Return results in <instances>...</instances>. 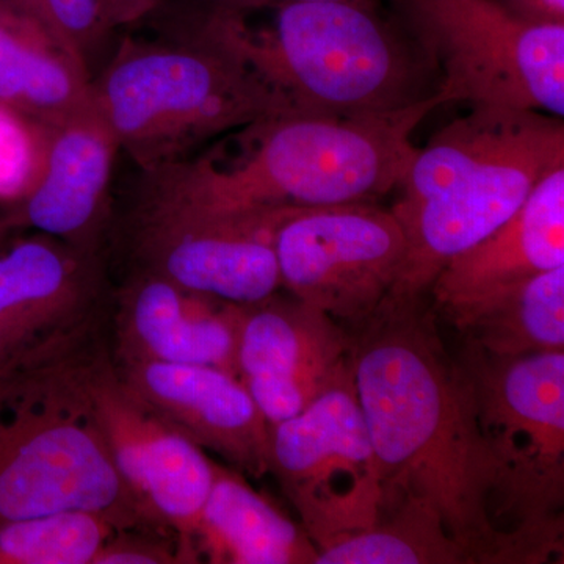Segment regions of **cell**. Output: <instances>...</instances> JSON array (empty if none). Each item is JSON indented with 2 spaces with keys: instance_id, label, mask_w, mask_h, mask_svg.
Wrapping results in <instances>:
<instances>
[{
  "instance_id": "obj_1",
  "label": "cell",
  "mask_w": 564,
  "mask_h": 564,
  "mask_svg": "<svg viewBox=\"0 0 564 564\" xmlns=\"http://www.w3.org/2000/svg\"><path fill=\"white\" fill-rule=\"evenodd\" d=\"M351 334L356 393L383 481V503L414 497L440 516L470 564H521L503 529L497 474L462 367L433 311L380 306Z\"/></svg>"
},
{
  "instance_id": "obj_2",
  "label": "cell",
  "mask_w": 564,
  "mask_h": 564,
  "mask_svg": "<svg viewBox=\"0 0 564 564\" xmlns=\"http://www.w3.org/2000/svg\"><path fill=\"white\" fill-rule=\"evenodd\" d=\"M444 104L437 91L386 113L281 111L243 128L231 162L212 155L154 170L210 214L377 203L402 181L417 150L415 128Z\"/></svg>"
},
{
  "instance_id": "obj_3",
  "label": "cell",
  "mask_w": 564,
  "mask_h": 564,
  "mask_svg": "<svg viewBox=\"0 0 564 564\" xmlns=\"http://www.w3.org/2000/svg\"><path fill=\"white\" fill-rule=\"evenodd\" d=\"M563 165V118L554 115L473 107L441 129L415 150L397 185L391 210L406 254L384 306L425 303L445 263L499 228Z\"/></svg>"
},
{
  "instance_id": "obj_4",
  "label": "cell",
  "mask_w": 564,
  "mask_h": 564,
  "mask_svg": "<svg viewBox=\"0 0 564 564\" xmlns=\"http://www.w3.org/2000/svg\"><path fill=\"white\" fill-rule=\"evenodd\" d=\"M91 93L141 172L184 161L204 141L295 110L199 9L169 40L122 41Z\"/></svg>"
},
{
  "instance_id": "obj_5",
  "label": "cell",
  "mask_w": 564,
  "mask_h": 564,
  "mask_svg": "<svg viewBox=\"0 0 564 564\" xmlns=\"http://www.w3.org/2000/svg\"><path fill=\"white\" fill-rule=\"evenodd\" d=\"M274 11L272 28L259 33L245 18L215 14L237 51L292 109L386 113L434 95L426 90L432 65L377 3L311 0Z\"/></svg>"
},
{
  "instance_id": "obj_6",
  "label": "cell",
  "mask_w": 564,
  "mask_h": 564,
  "mask_svg": "<svg viewBox=\"0 0 564 564\" xmlns=\"http://www.w3.org/2000/svg\"><path fill=\"white\" fill-rule=\"evenodd\" d=\"M497 474L505 532L522 564L563 556L564 350L458 358Z\"/></svg>"
},
{
  "instance_id": "obj_7",
  "label": "cell",
  "mask_w": 564,
  "mask_h": 564,
  "mask_svg": "<svg viewBox=\"0 0 564 564\" xmlns=\"http://www.w3.org/2000/svg\"><path fill=\"white\" fill-rule=\"evenodd\" d=\"M87 359L25 381L0 410V525L80 510L118 529H152L93 414L82 383Z\"/></svg>"
},
{
  "instance_id": "obj_8",
  "label": "cell",
  "mask_w": 564,
  "mask_h": 564,
  "mask_svg": "<svg viewBox=\"0 0 564 564\" xmlns=\"http://www.w3.org/2000/svg\"><path fill=\"white\" fill-rule=\"evenodd\" d=\"M395 21L441 74L445 102L564 115V22L502 0H391Z\"/></svg>"
},
{
  "instance_id": "obj_9",
  "label": "cell",
  "mask_w": 564,
  "mask_h": 564,
  "mask_svg": "<svg viewBox=\"0 0 564 564\" xmlns=\"http://www.w3.org/2000/svg\"><path fill=\"white\" fill-rule=\"evenodd\" d=\"M107 302L102 252L41 232L0 248V389L99 350Z\"/></svg>"
},
{
  "instance_id": "obj_10",
  "label": "cell",
  "mask_w": 564,
  "mask_h": 564,
  "mask_svg": "<svg viewBox=\"0 0 564 564\" xmlns=\"http://www.w3.org/2000/svg\"><path fill=\"white\" fill-rule=\"evenodd\" d=\"M270 474L318 551L377 522L383 481L352 370L302 413L270 426Z\"/></svg>"
},
{
  "instance_id": "obj_11",
  "label": "cell",
  "mask_w": 564,
  "mask_h": 564,
  "mask_svg": "<svg viewBox=\"0 0 564 564\" xmlns=\"http://www.w3.org/2000/svg\"><path fill=\"white\" fill-rule=\"evenodd\" d=\"M128 245L139 269L237 304L281 289L273 236L285 210L218 215L195 206L155 172H143Z\"/></svg>"
},
{
  "instance_id": "obj_12",
  "label": "cell",
  "mask_w": 564,
  "mask_h": 564,
  "mask_svg": "<svg viewBox=\"0 0 564 564\" xmlns=\"http://www.w3.org/2000/svg\"><path fill=\"white\" fill-rule=\"evenodd\" d=\"M281 288L334 321L358 328L399 276L406 236L375 203L289 209L274 228Z\"/></svg>"
},
{
  "instance_id": "obj_13",
  "label": "cell",
  "mask_w": 564,
  "mask_h": 564,
  "mask_svg": "<svg viewBox=\"0 0 564 564\" xmlns=\"http://www.w3.org/2000/svg\"><path fill=\"white\" fill-rule=\"evenodd\" d=\"M82 383L141 518L173 534L188 562L199 563L192 540L214 481V459L121 383L106 344L85 361Z\"/></svg>"
},
{
  "instance_id": "obj_14",
  "label": "cell",
  "mask_w": 564,
  "mask_h": 564,
  "mask_svg": "<svg viewBox=\"0 0 564 564\" xmlns=\"http://www.w3.org/2000/svg\"><path fill=\"white\" fill-rule=\"evenodd\" d=\"M351 343L343 323L276 292L245 304L237 375L270 426L276 425L351 373Z\"/></svg>"
},
{
  "instance_id": "obj_15",
  "label": "cell",
  "mask_w": 564,
  "mask_h": 564,
  "mask_svg": "<svg viewBox=\"0 0 564 564\" xmlns=\"http://www.w3.org/2000/svg\"><path fill=\"white\" fill-rule=\"evenodd\" d=\"M111 361L140 402L203 451L248 477L270 474V423L237 375L199 364Z\"/></svg>"
},
{
  "instance_id": "obj_16",
  "label": "cell",
  "mask_w": 564,
  "mask_h": 564,
  "mask_svg": "<svg viewBox=\"0 0 564 564\" xmlns=\"http://www.w3.org/2000/svg\"><path fill=\"white\" fill-rule=\"evenodd\" d=\"M98 102L90 101L50 128L43 169L28 195L9 209L17 231L35 229L88 252H102L110 184L120 152Z\"/></svg>"
},
{
  "instance_id": "obj_17",
  "label": "cell",
  "mask_w": 564,
  "mask_h": 564,
  "mask_svg": "<svg viewBox=\"0 0 564 564\" xmlns=\"http://www.w3.org/2000/svg\"><path fill=\"white\" fill-rule=\"evenodd\" d=\"M243 307L135 267L115 302L111 358L199 364L237 375Z\"/></svg>"
},
{
  "instance_id": "obj_18",
  "label": "cell",
  "mask_w": 564,
  "mask_h": 564,
  "mask_svg": "<svg viewBox=\"0 0 564 564\" xmlns=\"http://www.w3.org/2000/svg\"><path fill=\"white\" fill-rule=\"evenodd\" d=\"M558 267H564V165L545 174L499 228L445 263L430 295L443 311Z\"/></svg>"
},
{
  "instance_id": "obj_19",
  "label": "cell",
  "mask_w": 564,
  "mask_h": 564,
  "mask_svg": "<svg viewBox=\"0 0 564 564\" xmlns=\"http://www.w3.org/2000/svg\"><path fill=\"white\" fill-rule=\"evenodd\" d=\"M199 563L315 564L317 545L245 475L215 462L214 481L193 532Z\"/></svg>"
},
{
  "instance_id": "obj_20",
  "label": "cell",
  "mask_w": 564,
  "mask_h": 564,
  "mask_svg": "<svg viewBox=\"0 0 564 564\" xmlns=\"http://www.w3.org/2000/svg\"><path fill=\"white\" fill-rule=\"evenodd\" d=\"M90 98L87 62L35 18L0 0V104L54 128Z\"/></svg>"
},
{
  "instance_id": "obj_21",
  "label": "cell",
  "mask_w": 564,
  "mask_h": 564,
  "mask_svg": "<svg viewBox=\"0 0 564 564\" xmlns=\"http://www.w3.org/2000/svg\"><path fill=\"white\" fill-rule=\"evenodd\" d=\"M440 313L464 344L497 358L564 350V267Z\"/></svg>"
},
{
  "instance_id": "obj_22",
  "label": "cell",
  "mask_w": 564,
  "mask_h": 564,
  "mask_svg": "<svg viewBox=\"0 0 564 564\" xmlns=\"http://www.w3.org/2000/svg\"><path fill=\"white\" fill-rule=\"evenodd\" d=\"M315 564H470L440 516L414 497L381 507L377 522L318 551Z\"/></svg>"
},
{
  "instance_id": "obj_23",
  "label": "cell",
  "mask_w": 564,
  "mask_h": 564,
  "mask_svg": "<svg viewBox=\"0 0 564 564\" xmlns=\"http://www.w3.org/2000/svg\"><path fill=\"white\" fill-rule=\"evenodd\" d=\"M118 525L95 511H58L0 525V564H93Z\"/></svg>"
},
{
  "instance_id": "obj_24",
  "label": "cell",
  "mask_w": 564,
  "mask_h": 564,
  "mask_svg": "<svg viewBox=\"0 0 564 564\" xmlns=\"http://www.w3.org/2000/svg\"><path fill=\"white\" fill-rule=\"evenodd\" d=\"M50 128L0 104V207L21 202L43 169Z\"/></svg>"
},
{
  "instance_id": "obj_25",
  "label": "cell",
  "mask_w": 564,
  "mask_h": 564,
  "mask_svg": "<svg viewBox=\"0 0 564 564\" xmlns=\"http://www.w3.org/2000/svg\"><path fill=\"white\" fill-rule=\"evenodd\" d=\"M35 18L88 65L93 50L107 33L99 0H7Z\"/></svg>"
},
{
  "instance_id": "obj_26",
  "label": "cell",
  "mask_w": 564,
  "mask_h": 564,
  "mask_svg": "<svg viewBox=\"0 0 564 564\" xmlns=\"http://www.w3.org/2000/svg\"><path fill=\"white\" fill-rule=\"evenodd\" d=\"M187 555L173 534L154 529L117 530L93 564H185Z\"/></svg>"
},
{
  "instance_id": "obj_27",
  "label": "cell",
  "mask_w": 564,
  "mask_h": 564,
  "mask_svg": "<svg viewBox=\"0 0 564 564\" xmlns=\"http://www.w3.org/2000/svg\"><path fill=\"white\" fill-rule=\"evenodd\" d=\"M161 0H107L102 11L107 32L121 25L133 24L158 9Z\"/></svg>"
},
{
  "instance_id": "obj_28",
  "label": "cell",
  "mask_w": 564,
  "mask_h": 564,
  "mask_svg": "<svg viewBox=\"0 0 564 564\" xmlns=\"http://www.w3.org/2000/svg\"><path fill=\"white\" fill-rule=\"evenodd\" d=\"M289 2H311V0H202V9L229 17L245 18L250 11L278 7ZM355 2L377 3V0H355Z\"/></svg>"
},
{
  "instance_id": "obj_29",
  "label": "cell",
  "mask_w": 564,
  "mask_h": 564,
  "mask_svg": "<svg viewBox=\"0 0 564 564\" xmlns=\"http://www.w3.org/2000/svg\"><path fill=\"white\" fill-rule=\"evenodd\" d=\"M14 232H18L17 228H14L7 212L0 207V248L6 247L13 239Z\"/></svg>"
},
{
  "instance_id": "obj_30",
  "label": "cell",
  "mask_w": 564,
  "mask_h": 564,
  "mask_svg": "<svg viewBox=\"0 0 564 564\" xmlns=\"http://www.w3.org/2000/svg\"><path fill=\"white\" fill-rule=\"evenodd\" d=\"M24 383L25 381H21V383L7 386V388L0 389V410L6 406V403L9 402L10 397L13 395V393L17 392L18 389H20Z\"/></svg>"
},
{
  "instance_id": "obj_31",
  "label": "cell",
  "mask_w": 564,
  "mask_h": 564,
  "mask_svg": "<svg viewBox=\"0 0 564 564\" xmlns=\"http://www.w3.org/2000/svg\"><path fill=\"white\" fill-rule=\"evenodd\" d=\"M99 3H101V13H102L104 7H106L107 0H99Z\"/></svg>"
}]
</instances>
